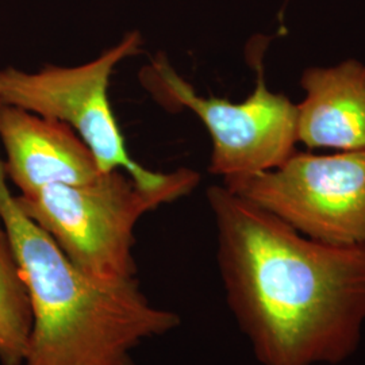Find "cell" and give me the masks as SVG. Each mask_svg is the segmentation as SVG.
I'll use <instances>...</instances> for the list:
<instances>
[{"mask_svg":"<svg viewBox=\"0 0 365 365\" xmlns=\"http://www.w3.org/2000/svg\"><path fill=\"white\" fill-rule=\"evenodd\" d=\"M140 31L126 33L114 46L88 63L46 66L37 72L0 69V103L16 106L71 126L88 145L102 172L125 170L140 185L158 188L176 179L179 170H148L131 157L108 98L110 80L123 60L140 53Z\"/></svg>","mask_w":365,"mask_h":365,"instance_id":"obj_4","label":"cell"},{"mask_svg":"<svg viewBox=\"0 0 365 365\" xmlns=\"http://www.w3.org/2000/svg\"><path fill=\"white\" fill-rule=\"evenodd\" d=\"M0 145L7 179L21 194L51 185H80L103 173L91 149L66 123L0 103Z\"/></svg>","mask_w":365,"mask_h":365,"instance_id":"obj_7","label":"cell"},{"mask_svg":"<svg viewBox=\"0 0 365 365\" xmlns=\"http://www.w3.org/2000/svg\"><path fill=\"white\" fill-rule=\"evenodd\" d=\"M33 331L26 282L0 220V363L24 365Z\"/></svg>","mask_w":365,"mask_h":365,"instance_id":"obj_9","label":"cell"},{"mask_svg":"<svg viewBox=\"0 0 365 365\" xmlns=\"http://www.w3.org/2000/svg\"><path fill=\"white\" fill-rule=\"evenodd\" d=\"M256 84L242 102L203 96L180 76L170 61L156 57L146 72L152 91L165 103L190 110L211 138L209 172L222 180L274 170L298 149V110L288 96L269 90L264 78L265 45L249 48Z\"/></svg>","mask_w":365,"mask_h":365,"instance_id":"obj_5","label":"cell"},{"mask_svg":"<svg viewBox=\"0 0 365 365\" xmlns=\"http://www.w3.org/2000/svg\"><path fill=\"white\" fill-rule=\"evenodd\" d=\"M298 144L337 152L365 150V64L348 58L331 66H310L300 76Z\"/></svg>","mask_w":365,"mask_h":365,"instance_id":"obj_8","label":"cell"},{"mask_svg":"<svg viewBox=\"0 0 365 365\" xmlns=\"http://www.w3.org/2000/svg\"><path fill=\"white\" fill-rule=\"evenodd\" d=\"M302 235L337 245H365V150H297L277 168L223 179Z\"/></svg>","mask_w":365,"mask_h":365,"instance_id":"obj_6","label":"cell"},{"mask_svg":"<svg viewBox=\"0 0 365 365\" xmlns=\"http://www.w3.org/2000/svg\"><path fill=\"white\" fill-rule=\"evenodd\" d=\"M0 220L26 282L33 331L24 365H134L143 342L180 325L140 286L106 288L69 261L16 203L0 156Z\"/></svg>","mask_w":365,"mask_h":365,"instance_id":"obj_2","label":"cell"},{"mask_svg":"<svg viewBox=\"0 0 365 365\" xmlns=\"http://www.w3.org/2000/svg\"><path fill=\"white\" fill-rule=\"evenodd\" d=\"M226 302L260 365H339L365 327V245L302 235L222 185L207 188Z\"/></svg>","mask_w":365,"mask_h":365,"instance_id":"obj_1","label":"cell"},{"mask_svg":"<svg viewBox=\"0 0 365 365\" xmlns=\"http://www.w3.org/2000/svg\"><path fill=\"white\" fill-rule=\"evenodd\" d=\"M199 182L196 170L180 168L170 184L146 188L125 170H111L95 182L51 185L15 199L93 283L134 287L140 286L133 255L137 223L145 214L191 194Z\"/></svg>","mask_w":365,"mask_h":365,"instance_id":"obj_3","label":"cell"}]
</instances>
